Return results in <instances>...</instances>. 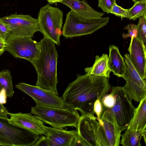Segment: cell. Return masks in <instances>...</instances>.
I'll return each mask as SVG.
<instances>
[{
    "label": "cell",
    "mask_w": 146,
    "mask_h": 146,
    "mask_svg": "<svg viewBox=\"0 0 146 146\" xmlns=\"http://www.w3.org/2000/svg\"><path fill=\"white\" fill-rule=\"evenodd\" d=\"M109 78L86 73L77 75L69 83L62 96L66 107L79 111L81 114L94 115V105L111 90Z\"/></svg>",
    "instance_id": "cell-1"
},
{
    "label": "cell",
    "mask_w": 146,
    "mask_h": 146,
    "mask_svg": "<svg viewBox=\"0 0 146 146\" xmlns=\"http://www.w3.org/2000/svg\"><path fill=\"white\" fill-rule=\"evenodd\" d=\"M39 42V52L31 63L37 75L35 86L54 91L58 95L56 87L58 82L57 77L58 55L55 44L44 37Z\"/></svg>",
    "instance_id": "cell-2"
},
{
    "label": "cell",
    "mask_w": 146,
    "mask_h": 146,
    "mask_svg": "<svg viewBox=\"0 0 146 146\" xmlns=\"http://www.w3.org/2000/svg\"><path fill=\"white\" fill-rule=\"evenodd\" d=\"M31 113L43 123L52 127L63 128L67 127L76 128L80 117L78 110L70 108H63L36 106Z\"/></svg>",
    "instance_id": "cell-3"
},
{
    "label": "cell",
    "mask_w": 146,
    "mask_h": 146,
    "mask_svg": "<svg viewBox=\"0 0 146 146\" xmlns=\"http://www.w3.org/2000/svg\"><path fill=\"white\" fill-rule=\"evenodd\" d=\"M109 19V17L85 18L71 10L66 14L62 35L66 38H71L91 34L106 25Z\"/></svg>",
    "instance_id": "cell-4"
},
{
    "label": "cell",
    "mask_w": 146,
    "mask_h": 146,
    "mask_svg": "<svg viewBox=\"0 0 146 146\" xmlns=\"http://www.w3.org/2000/svg\"><path fill=\"white\" fill-rule=\"evenodd\" d=\"M63 14L59 8L47 4L41 7L37 18L39 31L55 44L60 45Z\"/></svg>",
    "instance_id": "cell-5"
},
{
    "label": "cell",
    "mask_w": 146,
    "mask_h": 146,
    "mask_svg": "<svg viewBox=\"0 0 146 146\" xmlns=\"http://www.w3.org/2000/svg\"><path fill=\"white\" fill-rule=\"evenodd\" d=\"M39 135L12 124L7 119L0 117V145L33 146Z\"/></svg>",
    "instance_id": "cell-6"
},
{
    "label": "cell",
    "mask_w": 146,
    "mask_h": 146,
    "mask_svg": "<svg viewBox=\"0 0 146 146\" xmlns=\"http://www.w3.org/2000/svg\"><path fill=\"white\" fill-rule=\"evenodd\" d=\"M111 90V92L115 96V102L113 108L107 109L114 117L122 132L127 129L136 108L128 98L122 87L113 86Z\"/></svg>",
    "instance_id": "cell-7"
},
{
    "label": "cell",
    "mask_w": 146,
    "mask_h": 146,
    "mask_svg": "<svg viewBox=\"0 0 146 146\" xmlns=\"http://www.w3.org/2000/svg\"><path fill=\"white\" fill-rule=\"evenodd\" d=\"M28 36L10 34L6 40V51L15 58L27 60L31 63L36 57L40 49L39 42Z\"/></svg>",
    "instance_id": "cell-8"
},
{
    "label": "cell",
    "mask_w": 146,
    "mask_h": 146,
    "mask_svg": "<svg viewBox=\"0 0 146 146\" xmlns=\"http://www.w3.org/2000/svg\"><path fill=\"white\" fill-rule=\"evenodd\" d=\"M126 71L123 78L126 81L122 87L129 100L139 102L146 95L145 79H143L132 64L129 54L124 55Z\"/></svg>",
    "instance_id": "cell-9"
},
{
    "label": "cell",
    "mask_w": 146,
    "mask_h": 146,
    "mask_svg": "<svg viewBox=\"0 0 146 146\" xmlns=\"http://www.w3.org/2000/svg\"><path fill=\"white\" fill-rule=\"evenodd\" d=\"M15 87L31 97L36 106L63 108L66 107L61 97L54 91L46 90L24 82L19 83Z\"/></svg>",
    "instance_id": "cell-10"
},
{
    "label": "cell",
    "mask_w": 146,
    "mask_h": 146,
    "mask_svg": "<svg viewBox=\"0 0 146 146\" xmlns=\"http://www.w3.org/2000/svg\"><path fill=\"white\" fill-rule=\"evenodd\" d=\"M0 19L8 27L10 34L32 38L35 33L39 31L37 19L30 15L15 13Z\"/></svg>",
    "instance_id": "cell-11"
},
{
    "label": "cell",
    "mask_w": 146,
    "mask_h": 146,
    "mask_svg": "<svg viewBox=\"0 0 146 146\" xmlns=\"http://www.w3.org/2000/svg\"><path fill=\"white\" fill-rule=\"evenodd\" d=\"M104 110L101 118L98 121L101 146H119L121 131L113 116L108 109L104 108Z\"/></svg>",
    "instance_id": "cell-12"
},
{
    "label": "cell",
    "mask_w": 146,
    "mask_h": 146,
    "mask_svg": "<svg viewBox=\"0 0 146 146\" xmlns=\"http://www.w3.org/2000/svg\"><path fill=\"white\" fill-rule=\"evenodd\" d=\"M81 114L76 128L85 146H100L99 124L96 117Z\"/></svg>",
    "instance_id": "cell-13"
},
{
    "label": "cell",
    "mask_w": 146,
    "mask_h": 146,
    "mask_svg": "<svg viewBox=\"0 0 146 146\" xmlns=\"http://www.w3.org/2000/svg\"><path fill=\"white\" fill-rule=\"evenodd\" d=\"M9 123L15 125L26 129L35 133L44 135L45 126L43 122L36 115L31 113L9 112Z\"/></svg>",
    "instance_id": "cell-14"
},
{
    "label": "cell",
    "mask_w": 146,
    "mask_h": 146,
    "mask_svg": "<svg viewBox=\"0 0 146 146\" xmlns=\"http://www.w3.org/2000/svg\"><path fill=\"white\" fill-rule=\"evenodd\" d=\"M130 61L141 77L145 79V45L137 36L131 41L128 49Z\"/></svg>",
    "instance_id": "cell-15"
},
{
    "label": "cell",
    "mask_w": 146,
    "mask_h": 146,
    "mask_svg": "<svg viewBox=\"0 0 146 146\" xmlns=\"http://www.w3.org/2000/svg\"><path fill=\"white\" fill-rule=\"evenodd\" d=\"M77 133L76 130L68 131L46 126L44 135L47 138L50 146H71Z\"/></svg>",
    "instance_id": "cell-16"
},
{
    "label": "cell",
    "mask_w": 146,
    "mask_h": 146,
    "mask_svg": "<svg viewBox=\"0 0 146 146\" xmlns=\"http://www.w3.org/2000/svg\"><path fill=\"white\" fill-rule=\"evenodd\" d=\"M59 3L67 6L78 15L87 18L102 17L104 13L97 11L88 3L86 0H62Z\"/></svg>",
    "instance_id": "cell-17"
},
{
    "label": "cell",
    "mask_w": 146,
    "mask_h": 146,
    "mask_svg": "<svg viewBox=\"0 0 146 146\" xmlns=\"http://www.w3.org/2000/svg\"><path fill=\"white\" fill-rule=\"evenodd\" d=\"M109 50V68L114 74L122 78L126 71L124 58L121 54L118 48L114 45H110Z\"/></svg>",
    "instance_id": "cell-18"
},
{
    "label": "cell",
    "mask_w": 146,
    "mask_h": 146,
    "mask_svg": "<svg viewBox=\"0 0 146 146\" xmlns=\"http://www.w3.org/2000/svg\"><path fill=\"white\" fill-rule=\"evenodd\" d=\"M135 109L133 115L127 128L144 130L146 127V95Z\"/></svg>",
    "instance_id": "cell-19"
},
{
    "label": "cell",
    "mask_w": 146,
    "mask_h": 146,
    "mask_svg": "<svg viewBox=\"0 0 146 146\" xmlns=\"http://www.w3.org/2000/svg\"><path fill=\"white\" fill-rule=\"evenodd\" d=\"M87 73L109 78L111 71L108 66V55L104 54L99 56L97 55L93 65L84 69Z\"/></svg>",
    "instance_id": "cell-20"
},
{
    "label": "cell",
    "mask_w": 146,
    "mask_h": 146,
    "mask_svg": "<svg viewBox=\"0 0 146 146\" xmlns=\"http://www.w3.org/2000/svg\"><path fill=\"white\" fill-rule=\"evenodd\" d=\"M121 136L120 143L123 146H140L141 138L146 129L136 130L127 128Z\"/></svg>",
    "instance_id": "cell-21"
},
{
    "label": "cell",
    "mask_w": 146,
    "mask_h": 146,
    "mask_svg": "<svg viewBox=\"0 0 146 146\" xmlns=\"http://www.w3.org/2000/svg\"><path fill=\"white\" fill-rule=\"evenodd\" d=\"M4 90L7 96L12 97L14 94L12 75L10 70L0 71V92Z\"/></svg>",
    "instance_id": "cell-22"
},
{
    "label": "cell",
    "mask_w": 146,
    "mask_h": 146,
    "mask_svg": "<svg viewBox=\"0 0 146 146\" xmlns=\"http://www.w3.org/2000/svg\"><path fill=\"white\" fill-rule=\"evenodd\" d=\"M128 10L130 20L135 21L139 17L146 15V0L136 2Z\"/></svg>",
    "instance_id": "cell-23"
},
{
    "label": "cell",
    "mask_w": 146,
    "mask_h": 146,
    "mask_svg": "<svg viewBox=\"0 0 146 146\" xmlns=\"http://www.w3.org/2000/svg\"><path fill=\"white\" fill-rule=\"evenodd\" d=\"M137 26V37L145 45L146 41V15L138 18Z\"/></svg>",
    "instance_id": "cell-24"
},
{
    "label": "cell",
    "mask_w": 146,
    "mask_h": 146,
    "mask_svg": "<svg viewBox=\"0 0 146 146\" xmlns=\"http://www.w3.org/2000/svg\"><path fill=\"white\" fill-rule=\"evenodd\" d=\"M104 108L106 109H110L114 106L115 102V96L111 92L104 96L100 99Z\"/></svg>",
    "instance_id": "cell-25"
},
{
    "label": "cell",
    "mask_w": 146,
    "mask_h": 146,
    "mask_svg": "<svg viewBox=\"0 0 146 146\" xmlns=\"http://www.w3.org/2000/svg\"><path fill=\"white\" fill-rule=\"evenodd\" d=\"M116 0H98L99 7L101 8L103 12L107 13H111L112 7L116 3Z\"/></svg>",
    "instance_id": "cell-26"
},
{
    "label": "cell",
    "mask_w": 146,
    "mask_h": 146,
    "mask_svg": "<svg viewBox=\"0 0 146 146\" xmlns=\"http://www.w3.org/2000/svg\"><path fill=\"white\" fill-rule=\"evenodd\" d=\"M124 29L127 30L128 32L127 33H123L122 36L123 38L126 39L130 37L131 41L133 38L137 36V31L136 25L130 24L126 26Z\"/></svg>",
    "instance_id": "cell-27"
},
{
    "label": "cell",
    "mask_w": 146,
    "mask_h": 146,
    "mask_svg": "<svg viewBox=\"0 0 146 146\" xmlns=\"http://www.w3.org/2000/svg\"><path fill=\"white\" fill-rule=\"evenodd\" d=\"M111 13L117 16L120 17L122 19L123 18H129L128 9H124L121 7L117 5L116 3L113 6Z\"/></svg>",
    "instance_id": "cell-28"
},
{
    "label": "cell",
    "mask_w": 146,
    "mask_h": 146,
    "mask_svg": "<svg viewBox=\"0 0 146 146\" xmlns=\"http://www.w3.org/2000/svg\"><path fill=\"white\" fill-rule=\"evenodd\" d=\"M93 109L94 113L97 116V119L98 121L101 118L104 111L100 99H97L96 100L94 104Z\"/></svg>",
    "instance_id": "cell-29"
},
{
    "label": "cell",
    "mask_w": 146,
    "mask_h": 146,
    "mask_svg": "<svg viewBox=\"0 0 146 146\" xmlns=\"http://www.w3.org/2000/svg\"><path fill=\"white\" fill-rule=\"evenodd\" d=\"M10 34L8 27L0 19V37L6 40Z\"/></svg>",
    "instance_id": "cell-30"
},
{
    "label": "cell",
    "mask_w": 146,
    "mask_h": 146,
    "mask_svg": "<svg viewBox=\"0 0 146 146\" xmlns=\"http://www.w3.org/2000/svg\"><path fill=\"white\" fill-rule=\"evenodd\" d=\"M40 135L33 146H50L47 137L42 135Z\"/></svg>",
    "instance_id": "cell-31"
},
{
    "label": "cell",
    "mask_w": 146,
    "mask_h": 146,
    "mask_svg": "<svg viewBox=\"0 0 146 146\" xmlns=\"http://www.w3.org/2000/svg\"><path fill=\"white\" fill-rule=\"evenodd\" d=\"M85 146L82 139L78 133L75 136L71 145V146Z\"/></svg>",
    "instance_id": "cell-32"
},
{
    "label": "cell",
    "mask_w": 146,
    "mask_h": 146,
    "mask_svg": "<svg viewBox=\"0 0 146 146\" xmlns=\"http://www.w3.org/2000/svg\"><path fill=\"white\" fill-rule=\"evenodd\" d=\"M8 111L0 101V117L8 118Z\"/></svg>",
    "instance_id": "cell-33"
},
{
    "label": "cell",
    "mask_w": 146,
    "mask_h": 146,
    "mask_svg": "<svg viewBox=\"0 0 146 146\" xmlns=\"http://www.w3.org/2000/svg\"><path fill=\"white\" fill-rule=\"evenodd\" d=\"M7 42L6 40L0 37V56L5 51H6Z\"/></svg>",
    "instance_id": "cell-34"
},
{
    "label": "cell",
    "mask_w": 146,
    "mask_h": 146,
    "mask_svg": "<svg viewBox=\"0 0 146 146\" xmlns=\"http://www.w3.org/2000/svg\"><path fill=\"white\" fill-rule=\"evenodd\" d=\"M50 3L53 4L59 2L62 0H47Z\"/></svg>",
    "instance_id": "cell-35"
},
{
    "label": "cell",
    "mask_w": 146,
    "mask_h": 146,
    "mask_svg": "<svg viewBox=\"0 0 146 146\" xmlns=\"http://www.w3.org/2000/svg\"><path fill=\"white\" fill-rule=\"evenodd\" d=\"M134 3L136 2L140 1L142 0H131Z\"/></svg>",
    "instance_id": "cell-36"
}]
</instances>
